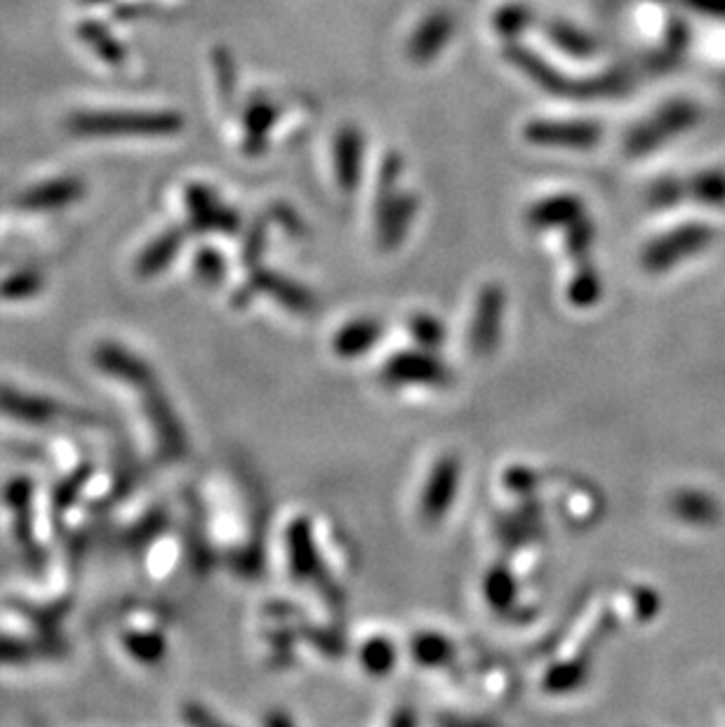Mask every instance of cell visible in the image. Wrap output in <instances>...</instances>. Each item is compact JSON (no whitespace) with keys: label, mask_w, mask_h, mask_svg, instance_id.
Listing matches in <instances>:
<instances>
[{"label":"cell","mask_w":725,"mask_h":727,"mask_svg":"<svg viewBox=\"0 0 725 727\" xmlns=\"http://www.w3.org/2000/svg\"><path fill=\"white\" fill-rule=\"evenodd\" d=\"M214 66L220 74H217V85H220V95L224 97V102L233 99L235 93V74H233V62H231V54L227 50H217L214 52Z\"/></svg>","instance_id":"25"},{"label":"cell","mask_w":725,"mask_h":727,"mask_svg":"<svg viewBox=\"0 0 725 727\" xmlns=\"http://www.w3.org/2000/svg\"><path fill=\"white\" fill-rule=\"evenodd\" d=\"M577 212V203L568 196H558V198H544L535 208L528 212V222L537 229H547V226H558L568 220H572Z\"/></svg>","instance_id":"17"},{"label":"cell","mask_w":725,"mask_h":727,"mask_svg":"<svg viewBox=\"0 0 725 727\" xmlns=\"http://www.w3.org/2000/svg\"><path fill=\"white\" fill-rule=\"evenodd\" d=\"M78 39L93 50L97 57L106 64H112V66H118L125 62V48L120 41H116L112 31H108L104 24L99 22H83L78 27Z\"/></svg>","instance_id":"16"},{"label":"cell","mask_w":725,"mask_h":727,"mask_svg":"<svg viewBox=\"0 0 725 727\" xmlns=\"http://www.w3.org/2000/svg\"><path fill=\"white\" fill-rule=\"evenodd\" d=\"M593 127L582 123H556V120H535L525 127V137L539 147H575V144H589L593 139Z\"/></svg>","instance_id":"13"},{"label":"cell","mask_w":725,"mask_h":727,"mask_svg":"<svg viewBox=\"0 0 725 727\" xmlns=\"http://www.w3.org/2000/svg\"><path fill=\"white\" fill-rule=\"evenodd\" d=\"M417 214V201L410 193H398L393 201L377 210V239L382 250H393L403 243Z\"/></svg>","instance_id":"9"},{"label":"cell","mask_w":725,"mask_h":727,"mask_svg":"<svg viewBox=\"0 0 725 727\" xmlns=\"http://www.w3.org/2000/svg\"><path fill=\"white\" fill-rule=\"evenodd\" d=\"M181 245H185V231H179V229L162 231L158 239H154L139 254L137 266H135L137 274L141 278H149V276L160 274V271H166L172 264V260L177 257Z\"/></svg>","instance_id":"14"},{"label":"cell","mask_w":725,"mask_h":727,"mask_svg":"<svg viewBox=\"0 0 725 727\" xmlns=\"http://www.w3.org/2000/svg\"><path fill=\"white\" fill-rule=\"evenodd\" d=\"M382 375L391 387H443L450 379L445 362L427 349L391 356Z\"/></svg>","instance_id":"3"},{"label":"cell","mask_w":725,"mask_h":727,"mask_svg":"<svg viewBox=\"0 0 725 727\" xmlns=\"http://www.w3.org/2000/svg\"><path fill=\"white\" fill-rule=\"evenodd\" d=\"M439 727H495L485 720H476V718H460V716H445L441 718Z\"/></svg>","instance_id":"28"},{"label":"cell","mask_w":725,"mask_h":727,"mask_svg":"<svg viewBox=\"0 0 725 727\" xmlns=\"http://www.w3.org/2000/svg\"><path fill=\"white\" fill-rule=\"evenodd\" d=\"M410 335L422 349L431 351L445 341V327L439 318H433L429 314H417L410 320Z\"/></svg>","instance_id":"21"},{"label":"cell","mask_w":725,"mask_h":727,"mask_svg":"<svg viewBox=\"0 0 725 727\" xmlns=\"http://www.w3.org/2000/svg\"><path fill=\"white\" fill-rule=\"evenodd\" d=\"M85 193V185L76 177H60L35 185L17 198V206L29 212H52L74 206Z\"/></svg>","instance_id":"7"},{"label":"cell","mask_w":725,"mask_h":727,"mask_svg":"<svg viewBox=\"0 0 725 727\" xmlns=\"http://www.w3.org/2000/svg\"><path fill=\"white\" fill-rule=\"evenodd\" d=\"M333 147L337 187L344 193H351L358 189L360 181L362 158H366V139H362L356 125H342L339 133L335 135Z\"/></svg>","instance_id":"6"},{"label":"cell","mask_w":725,"mask_h":727,"mask_svg":"<svg viewBox=\"0 0 725 727\" xmlns=\"http://www.w3.org/2000/svg\"><path fill=\"white\" fill-rule=\"evenodd\" d=\"M279 120V106L269 97L258 95L243 114V149L250 156H260L266 149L269 133Z\"/></svg>","instance_id":"10"},{"label":"cell","mask_w":725,"mask_h":727,"mask_svg":"<svg viewBox=\"0 0 725 727\" xmlns=\"http://www.w3.org/2000/svg\"><path fill=\"white\" fill-rule=\"evenodd\" d=\"M504 306L506 295L497 283L485 285L476 306H474V318L469 325V349L474 356H491L502 337V323H504Z\"/></svg>","instance_id":"2"},{"label":"cell","mask_w":725,"mask_h":727,"mask_svg":"<svg viewBox=\"0 0 725 727\" xmlns=\"http://www.w3.org/2000/svg\"><path fill=\"white\" fill-rule=\"evenodd\" d=\"M248 287L269 293L279 304H283L285 308H290V312H295V314H309L316 306V299L309 289L297 285L295 281L274 274V271H258V274L250 278Z\"/></svg>","instance_id":"11"},{"label":"cell","mask_w":725,"mask_h":727,"mask_svg":"<svg viewBox=\"0 0 725 727\" xmlns=\"http://www.w3.org/2000/svg\"><path fill=\"white\" fill-rule=\"evenodd\" d=\"M485 596H487V601H491V605H495V608L509 605L512 598H514V581H512V577L500 572V570L493 572L491 577H487V581H485Z\"/></svg>","instance_id":"24"},{"label":"cell","mask_w":725,"mask_h":727,"mask_svg":"<svg viewBox=\"0 0 725 727\" xmlns=\"http://www.w3.org/2000/svg\"><path fill=\"white\" fill-rule=\"evenodd\" d=\"M83 6H102V3H108V0H81Z\"/></svg>","instance_id":"31"},{"label":"cell","mask_w":725,"mask_h":727,"mask_svg":"<svg viewBox=\"0 0 725 727\" xmlns=\"http://www.w3.org/2000/svg\"><path fill=\"white\" fill-rule=\"evenodd\" d=\"M264 727H295L293 718L285 716L283 712H271L264 718Z\"/></svg>","instance_id":"30"},{"label":"cell","mask_w":725,"mask_h":727,"mask_svg":"<svg viewBox=\"0 0 725 727\" xmlns=\"http://www.w3.org/2000/svg\"><path fill=\"white\" fill-rule=\"evenodd\" d=\"M262 241H264V229L262 226H255V229H252V233H250L248 243H245V250H243V257H245L248 264L258 260V254H260V250L264 245Z\"/></svg>","instance_id":"27"},{"label":"cell","mask_w":725,"mask_h":727,"mask_svg":"<svg viewBox=\"0 0 725 727\" xmlns=\"http://www.w3.org/2000/svg\"><path fill=\"white\" fill-rule=\"evenodd\" d=\"M185 203L189 220L196 231H217V233H235L241 226L235 210L222 206L217 196L201 185H191L185 193Z\"/></svg>","instance_id":"5"},{"label":"cell","mask_w":725,"mask_h":727,"mask_svg":"<svg viewBox=\"0 0 725 727\" xmlns=\"http://www.w3.org/2000/svg\"><path fill=\"white\" fill-rule=\"evenodd\" d=\"M185 720L189 727H231L229 723H224L220 716L212 714L210 708H206L203 704H187Z\"/></svg>","instance_id":"26"},{"label":"cell","mask_w":725,"mask_h":727,"mask_svg":"<svg viewBox=\"0 0 725 727\" xmlns=\"http://www.w3.org/2000/svg\"><path fill=\"white\" fill-rule=\"evenodd\" d=\"M41 287H43V278L35 274V271H17L14 276L6 278V283L0 285V297H3V299H27V297L39 293Z\"/></svg>","instance_id":"22"},{"label":"cell","mask_w":725,"mask_h":727,"mask_svg":"<svg viewBox=\"0 0 725 727\" xmlns=\"http://www.w3.org/2000/svg\"><path fill=\"white\" fill-rule=\"evenodd\" d=\"M460 476H462L460 460L450 457V454H445V457L433 464L420 504V514L427 525H437L448 516L452 502H455L460 493Z\"/></svg>","instance_id":"4"},{"label":"cell","mask_w":725,"mask_h":727,"mask_svg":"<svg viewBox=\"0 0 725 727\" xmlns=\"http://www.w3.org/2000/svg\"><path fill=\"white\" fill-rule=\"evenodd\" d=\"M185 118L175 112H85L69 118L78 137H172Z\"/></svg>","instance_id":"1"},{"label":"cell","mask_w":725,"mask_h":727,"mask_svg":"<svg viewBox=\"0 0 725 727\" xmlns=\"http://www.w3.org/2000/svg\"><path fill=\"white\" fill-rule=\"evenodd\" d=\"M290 566H293L295 577H302L304 581H312L318 572V551L314 547L309 525H304V520L290 530Z\"/></svg>","instance_id":"15"},{"label":"cell","mask_w":725,"mask_h":727,"mask_svg":"<svg viewBox=\"0 0 725 727\" xmlns=\"http://www.w3.org/2000/svg\"><path fill=\"white\" fill-rule=\"evenodd\" d=\"M196 276L206 285H220L224 281V260L217 250H201L196 257Z\"/></svg>","instance_id":"23"},{"label":"cell","mask_w":725,"mask_h":727,"mask_svg":"<svg viewBox=\"0 0 725 727\" xmlns=\"http://www.w3.org/2000/svg\"><path fill=\"white\" fill-rule=\"evenodd\" d=\"M382 323L375 318H356L337 330L333 339L335 354L339 358H358L375 347L382 337Z\"/></svg>","instance_id":"12"},{"label":"cell","mask_w":725,"mask_h":727,"mask_svg":"<svg viewBox=\"0 0 725 727\" xmlns=\"http://www.w3.org/2000/svg\"><path fill=\"white\" fill-rule=\"evenodd\" d=\"M530 22H533V10L523 3H506L493 17L495 31L506 41H514L518 33L530 27Z\"/></svg>","instance_id":"19"},{"label":"cell","mask_w":725,"mask_h":727,"mask_svg":"<svg viewBox=\"0 0 725 727\" xmlns=\"http://www.w3.org/2000/svg\"><path fill=\"white\" fill-rule=\"evenodd\" d=\"M452 31H455V20L448 12H431L410 35L408 57L414 64H429L431 60H437L450 43Z\"/></svg>","instance_id":"8"},{"label":"cell","mask_w":725,"mask_h":727,"mask_svg":"<svg viewBox=\"0 0 725 727\" xmlns=\"http://www.w3.org/2000/svg\"><path fill=\"white\" fill-rule=\"evenodd\" d=\"M396 662V647L387 639H372L360 647V664L372 676H387Z\"/></svg>","instance_id":"20"},{"label":"cell","mask_w":725,"mask_h":727,"mask_svg":"<svg viewBox=\"0 0 725 727\" xmlns=\"http://www.w3.org/2000/svg\"><path fill=\"white\" fill-rule=\"evenodd\" d=\"M389 727H417V718L412 714V708H398Z\"/></svg>","instance_id":"29"},{"label":"cell","mask_w":725,"mask_h":727,"mask_svg":"<svg viewBox=\"0 0 725 727\" xmlns=\"http://www.w3.org/2000/svg\"><path fill=\"white\" fill-rule=\"evenodd\" d=\"M412 657L427 666H441L452 657V645L443 633H417L412 641Z\"/></svg>","instance_id":"18"}]
</instances>
